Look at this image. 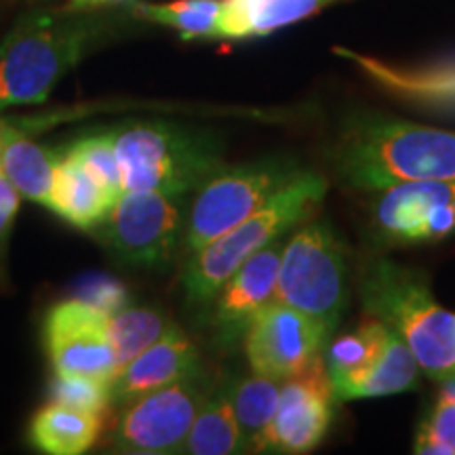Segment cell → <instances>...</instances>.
<instances>
[{
    "mask_svg": "<svg viewBox=\"0 0 455 455\" xmlns=\"http://www.w3.org/2000/svg\"><path fill=\"white\" fill-rule=\"evenodd\" d=\"M388 331L390 327L386 325L382 318L367 315L358 323L355 331L339 335L329 346L325 361L331 382L365 369L378 356V352L382 350Z\"/></svg>",
    "mask_w": 455,
    "mask_h": 455,
    "instance_id": "cell-26",
    "label": "cell"
},
{
    "mask_svg": "<svg viewBox=\"0 0 455 455\" xmlns=\"http://www.w3.org/2000/svg\"><path fill=\"white\" fill-rule=\"evenodd\" d=\"M51 401L72 409L101 415L110 405V382L83 378V375H55L49 388Z\"/></svg>",
    "mask_w": 455,
    "mask_h": 455,
    "instance_id": "cell-29",
    "label": "cell"
},
{
    "mask_svg": "<svg viewBox=\"0 0 455 455\" xmlns=\"http://www.w3.org/2000/svg\"><path fill=\"white\" fill-rule=\"evenodd\" d=\"M390 327V325H388ZM419 365L405 339L390 327L382 350L361 371L335 379L333 390L338 401L390 396L418 388Z\"/></svg>",
    "mask_w": 455,
    "mask_h": 455,
    "instance_id": "cell-16",
    "label": "cell"
},
{
    "mask_svg": "<svg viewBox=\"0 0 455 455\" xmlns=\"http://www.w3.org/2000/svg\"><path fill=\"white\" fill-rule=\"evenodd\" d=\"M375 232L388 243H436L455 235V180L398 184L379 190Z\"/></svg>",
    "mask_w": 455,
    "mask_h": 455,
    "instance_id": "cell-13",
    "label": "cell"
},
{
    "mask_svg": "<svg viewBox=\"0 0 455 455\" xmlns=\"http://www.w3.org/2000/svg\"><path fill=\"white\" fill-rule=\"evenodd\" d=\"M333 164L341 181L365 192L455 180V131L367 114L341 131Z\"/></svg>",
    "mask_w": 455,
    "mask_h": 455,
    "instance_id": "cell-1",
    "label": "cell"
},
{
    "mask_svg": "<svg viewBox=\"0 0 455 455\" xmlns=\"http://www.w3.org/2000/svg\"><path fill=\"white\" fill-rule=\"evenodd\" d=\"M196 373H201V361L195 344L175 327L112 375L110 401L127 405L133 398Z\"/></svg>",
    "mask_w": 455,
    "mask_h": 455,
    "instance_id": "cell-15",
    "label": "cell"
},
{
    "mask_svg": "<svg viewBox=\"0 0 455 455\" xmlns=\"http://www.w3.org/2000/svg\"><path fill=\"white\" fill-rule=\"evenodd\" d=\"M21 195L17 188L7 180V175L0 171V255H3L7 241L13 230V221L20 213Z\"/></svg>",
    "mask_w": 455,
    "mask_h": 455,
    "instance_id": "cell-31",
    "label": "cell"
},
{
    "mask_svg": "<svg viewBox=\"0 0 455 455\" xmlns=\"http://www.w3.org/2000/svg\"><path fill=\"white\" fill-rule=\"evenodd\" d=\"M0 163H3V146H0Z\"/></svg>",
    "mask_w": 455,
    "mask_h": 455,
    "instance_id": "cell-34",
    "label": "cell"
},
{
    "mask_svg": "<svg viewBox=\"0 0 455 455\" xmlns=\"http://www.w3.org/2000/svg\"><path fill=\"white\" fill-rule=\"evenodd\" d=\"M276 301L316 318L329 331L338 327L348 304V261L325 221L304 226L284 243Z\"/></svg>",
    "mask_w": 455,
    "mask_h": 455,
    "instance_id": "cell-6",
    "label": "cell"
},
{
    "mask_svg": "<svg viewBox=\"0 0 455 455\" xmlns=\"http://www.w3.org/2000/svg\"><path fill=\"white\" fill-rule=\"evenodd\" d=\"M101 415L51 401L30 422V443L51 455H81L93 447L101 430Z\"/></svg>",
    "mask_w": 455,
    "mask_h": 455,
    "instance_id": "cell-20",
    "label": "cell"
},
{
    "mask_svg": "<svg viewBox=\"0 0 455 455\" xmlns=\"http://www.w3.org/2000/svg\"><path fill=\"white\" fill-rule=\"evenodd\" d=\"M358 298L367 315L382 318L405 339L430 379H455V315L435 299L422 272L388 258L367 259L358 275Z\"/></svg>",
    "mask_w": 455,
    "mask_h": 455,
    "instance_id": "cell-2",
    "label": "cell"
},
{
    "mask_svg": "<svg viewBox=\"0 0 455 455\" xmlns=\"http://www.w3.org/2000/svg\"><path fill=\"white\" fill-rule=\"evenodd\" d=\"M304 169L283 158H264L235 167H221L196 190L186 220L184 247L188 253L232 230L259 212L278 190Z\"/></svg>",
    "mask_w": 455,
    "mask_h": 455,
    "instance_id": "cell-7",
    "label": "cell"
},
{
    "mask_svg": "<svg viewBox=\"0 0 455 455\" xmlns=\"http://www.w3.org/2000/svg\"><path fill=\"white\" fill-rule=\"evenodd\" d=\"M327 195V181L321 175L301 171L293 181L278 190L259 212L190 253L181 284L188 301L204 306L213 301L220 287L251 255L287 235L304 221Z\"/></svg>",
    "mask_w": 455,
    "mask_h": 455,
    "instance_id": "cell-3",
    "label": "cell"
},
{
    "mask_svg": "<svg viewBox=\"0 0 455 455\" xmlns=\"http://www.w3.org/2000/svg\"><path fill=\"white\" fill-rule=\"evenodd\" d=\"M338 53L350 57L386 91L401 95L403 100L430 106H455V66L435 68V70H396L382 61L363 57L350 51L338 49Z\"/></svg>",
    "mask_w": 455,
    "mask_h": 455,
    "instance_id": "cell-21",
    "label": "cell"
},
{
    "mask_svg": "<svg viewBox=\"0 0 455 455\" xmlns=\"http://www.w3.org/2000/svg\"><path fill=\"white\" fill-rule=\"evenodd\" d=\"M66 152L76 158L104 186V190L114 201L123 195V175L116 148H114V131L87 135V138L74 141Z\"/></svg>",
    "mask_w": 455,
    "mask_h": 455,
    "instance_id": "cell-28",
    "label": "cell"
},
{
    "mask_svg": "<svg viewBox=\"0 0 455 455\" xmlns=\"http://www.w3.org/2000/svg\"><path fill=\"white\" fill-rule=\"evenodd\" d=\"M221 0H173V3H140L135 13L158 26L178 30L186 41L190 38H220Z\"/></svg>",
    "mask_w": 455,
    "mask_h": 455,
    "instance_id": "cell-25",
    "label": "cell"
},
{
    "mask_svg": "<svg viewBox=\"0 0 455 455\" xmlns=\"http://www.w3.org/2000/svg\"><path fill=\"white\" fill-rule=\"evenodd\" d=\"M209 395L201 371L133 398L114 426L112 445L124 453H180Z\"/></svg>",
    "mask_w": 455,
    "mask_h": 455,
    "instance_id": "cell-9",
    "label": "cell"
},
{
    "mask_svg": "<svg viewBox=\"0 0 455 455\" xmlns=\"http://www.w3.org/2000/svg\"><path fill=\"white\" fill-rule=\"evenodd\" d=\"M60 155L47 146L26 138L11 121L7 140L3 144V163L0 171L17 188L21 198L47 207L51 188H53L55 169Z\"/></svg>",
    "mask_w": 455,
    "mask_h": 455,
    "instance_id": "cell-19",
    "label": "cell"
},
{
    "mask_svg": "<svg viewBox=\"0 0 455 455\" xmlns=\"http://www.w3.org/2000/svg\"><path fill=\"white\" fill-rule=\"evenodd\" d=\"M180 198L156 190H124L98 226V235L127 264H167L186 228Z\"/></svg>",
    "mask_w": 455,
    "mask_h": 455,
    "instance_id": "cell-8",
    "label": "cell"
},
{
    "mask_svg": "<svg viewBox=\"0 0 455 455\" xmlns=\"http://www.w3.org/2000/svg\"><path fill=\"white\" fill-rule=\"evenodd\" d=\"M335 403L338 396L325 356L321 355L299 373L283 379L264 451L289 455L312 451L331 428Z\"/></svg>",
    "mask_w": 455,
    "mask_h": 455,
    "instance_id": "cell-12",
    "label": "cell"
},
{
    "mask_svg": "<svg viewBox=\"0 0 455 455\" xmlns=\"http://www.w3.org/2000/svg\"><path fill=\"white\" fill-rule=\"evenodd\" d=\"M180 453L190 455H232L244 453V441L236 413L228 392L209 395L192 422Z\"/></svg>",
    "mask_w": 455,
    "mask_h": 455,
    "instance_id": "cell-23",
    "label": "cell"
},
{
    "mask_svg": "<svg viewBox=\"0 0 455 455\" xmlns=\"http://www.w3.org/2000/svg\"><path fill=\"white\" fill-rule=\"evenodd\" d=\"M331 331L304 312L270 301L244 331V352L255 373L287 379L323 355Z\"/></svg>",
    "mask_w": 455,
    "mask_h": 455,
    "instance_id": "cell-10",
    "label": "cell"
},
{
    "mask_svg": "<svg viewBox=\"0 0 455 455\" xmlns=\"http://www.w3.org/2000/svg\"><path fill=\"white\" fill-rule=\"evenodd\" d=\"M415 453L455 455V379L443 382L435 405L415 435Z\"/></svg>",
    "mask_w": 455,
    "mask_h": 455,
    "instance_id": "cell-27",
    "label": "cell"
},
{
    "mask_svg": "<svg viewBox=\"0 0 455 455\" xmlns=\"http://www.w3.org/2000/svg\"><path fill=\"white\" fill-rule=\"evenodd\" d=\"M124 190L184 196L196 192L221 164L212 133L173 123H135L114 131Z\"/></svg>",
    "mask_w": 455,
    "mask_h": 455,
    "instance_id": "cell-4",
    "label": "cell"
},
{
    "mask_svg": "<svg viewBox=\"0 0 455 455\" xmlns=\"http://www.w3.org/2000/svg\"><path fill=\"white\" fill-rule=\"evenodd\" d=\"M283 379L255 373L226 388L241 426L244 451L264 453L266 436L276 413Z\"/></svg>",
    "mask_w": 455,
    "mask_h": 455,
    "instance_id": "cell-22",
    "label": "cell"
},
{
    "mask_svg": "<svg viewBox=\"0 0 455 455\" xmlns=\"http://www.w3.org/2000/svg\"><path fill=\"white\" fill-rule=\"evenodd\" d=\"M91 38L89 21L32 13L0 44V114L43 104L55 84L78 64Z\"/></svg>",
    "mask_w": 455,
    "mask_h": 455,
    "instance_id": "cell-5",
    "label": "cell"
},
{
    "mask_svg": "<svg viewBox=\"0 0 455 455\" xmlns=\"http://www.w3.org/2000/svg\"><path fill=\"white\" fill-rule=\"evenodd\" d=\"M9 129H11V121H3V118H0V146H3L4 140H7Z\"/></svg>",
    "mask_w": 455,
    "mask_h": 455,
    "instance_id": "cell-33",
    "label": "cell"
},
{
    "mask_svg": "<svg viewBox=\"0 0 455 455\" xmlns=\"http://www.w3.org/2000/svg\"><path fill=\"white\" fill-rule=\"evenodd\" d=\"M81 299L89 301L95 308H100L108 316H112L124 308V304H127V291L118 283L110 281V278H100V281L89 283L83 289Z\"/></svg>",
    "mask_w": 455,
    "mask_h": 455,
    "instance_id": "cell-30",
    "label": "cell"
},
{
    "mask_svg": "<svg viewBox=\"0 0 455 455\" xmlns=\"http://www.w3.org/2000/svg\"><path fill=\"white\" fill-rule=\"evenodd\" d=\"M220 38L266 36L316 15L339 0H221Z\"/></svg>",
    "mask_w": 455,
    "mask_h": 455,
    "instance_id": "cell-18",
    "label": "cell"
},
{
    "mask_svg": "<svg viewBox=\"0 0 455 455\" xmlns=\"http://www.w3.org/2000/svg\"><path fill=\"white\" fill-rule=\"evenodd\" d=\"M74 9H91V7H101V4H114V3H124V0H70Z\"/></svg>",
    "mask_w": 455,
    "mask_h": 455,
    "instance_id": "cell-32",
    "label": "cell"
},
{
    "mask_svg": "<svg viewBox=\"0 0 455 455\" xmlns=\"http://www.w3.org/2000/svg\"><path fill=\"white\" fill-rule=\"evenodd\" d=\"M110 316L81 298L55 304L44 318V346L55 375L110 382L116 373L110 331Z\"/></svg>",
    "mask_w": 455,
    "mask_h": 455,
    "instance_id": "cell-11",
    "label": "cell"
},
{
    "mask_svg": "<svg viewBox=\"0 0 455 455\" xmlns=\"http://www.w3.org/2000/svg\"><path fill=\"white\" fill-rule=\"evenodd\" d=\"M284 241L270 243L251 255L244 264L221 284L213 298V327L220 338L232 341L247 331L249 323L261 308L276 299L278 266Z\"/></svg>",
    "mask_w": 455,
    "mask_h": 455,
    "instance_id": "cell-14",
    "label": "cell"
},
{
    "mask_svg": "<svg viewBox=\"0 0 455 455\" xmlns=\"http://www.w3.org/2000/svg\"><path fill=\"white\" fill-rule=\"evenodd\" d=\"M178 327L169 316L152 308H123L108 321L116 371Z\"/></svg>",
    "mask_w": 455,
    "mask_h": 455,
    "instance_id": "cell-24",
    "label": "cell"
},
{
    "mask_svg": "<svg viewBox=\"0 0 455 455\" xmlns=\"http://www.w3.org/2000/svg\"><path fill=\"white\" fill-rule=\"evenodd\" d=\"M114 198L76 158L60 155L47 207L76 230H95L110 212Z\"/></svg>",
    "mask_w": 455,
    "mask_h": 455,
    "instance_id": "cell-17",
    "label": "cell"
}]
</instances>
